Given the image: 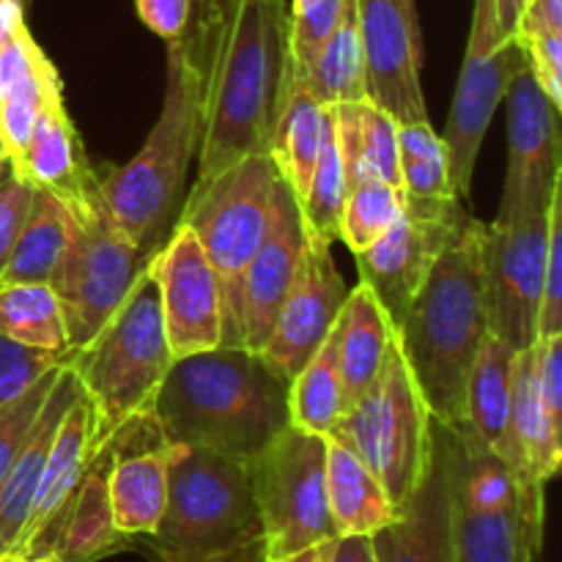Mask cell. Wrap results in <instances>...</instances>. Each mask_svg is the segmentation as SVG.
I'll list each match as a JSON object with an SVG mask.
<instances>
[{"label": "cell", "mask_w": 562, "mask_h": 562, "mask_svg": "<svg viewBox=\"0 0 562 562\" xmlns=\"http://www.w3.org/2000/svg\"><path fill=\"white\" fill-rule=\"evenodd\" d=\"M151 258L113 223L102 206L86 217L69 214V241L49 278L64 313L69 349H82L130 296Z\"/></svg>", "instance_id": "30bf717a"}, {"label": "cell", "mask_w": 562, "mask_h": 562, "mask_svg": "<svg viewBox=\"0 0 562 562\" xmlns=\"http://www.w3.org/2000/svg\"><path fill=\"white\" fill-rule=\"evenodd\" d=\"M549 209L519 223H483L481 261L488 333L516 351L538 340Z\"/></svg>", "instance_id": "4fadbf2b"}, {"label": "cell", "mask_w": 562, "mask_h": 562, "mask_svg": "<svg viewBox=\"0 0 562 562\" xmlns=\"http://www.w3.org/2000/svg\"><path fill=\"white\" fill-rule=\"evenodd\" d=\"M505 99H508V173L494 220L499 225L543 214L562 184L560 110L543 97L530 66L510 82Z\"/></svg>", "instance_id": "5bb4252c"}, {"label": "cell", "mask_w": 562, "mask_h": 562, "mask_svg": "<svg viewBox=\"0 0 562 562\" xmlns=\"http://www.w3.org/2000/svg\"><path fill=\"white\" fill-rule=\"evenodd\" d=\"M355 11L366 55L368 99L398 124L428 121L415 0H355Z\"/></svg>", "instance_id": "2e32d148"}, {"label": "cell", "mask_w": 562, "mask_h": 562, "mask_svg": "<svg viewBox=\"0 0 562 562\" xmlns=\"http://www.w3.org/2000/svg\"><path fill=\"white\" fill-rule=\"evenodd\" d=\"M82 393L80 376L71 366L60 368L25 445L16 453L3 486H0V558H16L22 541H25L27 525H31L33 505H36L38 483H42L44 464H47L49 445L58 434L60 420L69 406Z\"/></svg>", "instance_id": "cb8c5ba5"}, {"label": "cell", "mask_w": 562, "mask_h": 562, "mask_svg": "<svg viewBox=\"0 0 562 562\" xmlns=\"http://www.w3.org/2000/svg\"><path fill=\"white\" fill-rule=\"evenodd\" d=\"M0 335L33 349L75 351L49 283L0 285Z\"/></svg>", "instance_id": "e575fe53"}, {"label": "cell", "mask_w": 562, "mask_h": 562, "mask_svg": "<svg viewBox=\"0 0 562 562\" xmlns=\"http://www.w3.org/2000/svg\"><path fill=\"white\" fill-rule=\"evenodd\" d=\"M291 75L324 108L368 99L366 55H362L355 0L346 3L338 25L329 33L316 58L311 60V66L302 71L291 69Z\"/></svg>", "instance_id": "4dcf8cb0"}, {"label": "cell", "mask_w": 562, "mask_h": 562, "mask_svg": "<svg viewBox=\"0 0 562 562\" xmlns=\"http://www.w3.org/2000/svg\"><path fill=\"white\" fill-rule=\"evenodd\" d=\"M481 231L483 223L472 217L395 324V340L428 412L448 426L464 420L467 379L488 333Z\"/></svg>", "instance_id": "3957f363"}, {"label": "cell", "mask_w": 562, "mask_h": 562, "mask_svg": "<svg viewBox=\"0 0 562 562\" xmlns=\"http://www.w3.org/2000/svg\"><path fill=\"white\" fill-rule=\"evenodd\" d=\"M404 209V190L384 181H362L349 190L340 214L338 239L346 241L351 252L366 250L398 220Z\"/></svg>", "instance_id": "f35d334b"}, {"label": "cell", "mask_w": 562, "mask_h": 562, "mask_svg": "<svg viewBox=\"0 0 562 562\" xmlns=\"http://www.w3.org/2000/svg\"><path fill=\"white\" fill-rule=\"evenodd\" d=\"M25 5L20 0H0V47L25 31Z\"/></svg>", "instance_id": "816d5d0a"}, {"label": "cell", "mask_w": 562, "mask_h": 562, "mask_svg": "<svg viewBox=\"0 0 562 562\" xmlns=\"http://www.w3.org/2000/svg\"><path fill=\"white\" fill-rule=\"evenodd\" d=\"M187 60L201 77V86H206L209 69L214 64V9L212 0H190V22L181 38Z\"/></svg>", "instance_id": "7dc6e473"}, {"label": "cell", "mask_w": 562, "mask_h": 562, "mask_svg": "<svg viewBox=\"0 0 562 562\" xmlns=\"http://www.w3.org/2000/svg\"><path fill=\"white\" fill-rule=\"evenodd\" d=\"M20 3H22V5H25V9H27V5H31V0H20Z\"/></svg>", "instance_id": "91938a15"}, {"label": "cell", "mask_w": 562, "mask_h": 562, "mask_svg": "<svg viewBox=\"0 0 562 562\" xmlns=\"http://www.w3.org/2000/svg\"><path fill=\"white\" fill-rule=\"evenodd\" d=\"M280 176L269 154H250L187 192L179 223L195 234L223 291V346L234 349L236 300L247 263L272 217Z\"/></svg>", "instance_id": "52a82bcc"}, {"label": "cell", "mask_w": 562, "mask_h": 562, "mask_svg": "<svg viewBox=\"0 0 562 562\" xmlns=\"http://www.w3.org/2000/svg\"><path fill=\"white\" fill-rule=\"evenodd\" d=\"M329 562H376L371 536H340L333 541Z\"/></svg>", "instance_id": "f907efd6"}, {"label": "cell", "mask_w": 562, "mask_h": 562, "mask_svg": "<svg viewBox=\"0 0 562 562\" xmlns=\"http://www.w3.org/2000/svg\"><path fill=\"white\" fill-rule=\"evenodd\" d=\"M371 543L376 562H456L448 423L431 417V453L420 483Z\"/></svg>", "instance_id": "d6986e66"}, {"label": "cell", "mask_w": 562, "mask_h": 562, "mask_svg": "<svg viewBox=\"0 0 562 562\" xmlns=\"http://www.w3.org/2000/svg\"><path fill=\"white\" fill-rule=\"evenodd\" d=\"M168 505L148 549L159 562H267L247 461L170 445Z\"/></svg>", "instance_id": "5b68a950"}, {"label": "cell", "mask_w": 562, "mask_h": 562, "mask_svg": "<svg viewBox=\"0 0 562 562\" xmlns=\"http://www.w3.org/2000/svg\"><path fill=\"white\" fill-rule=\"evenodd\" d=\"M55 91H60V75L47 55H42L25 75L0 91V137L9 154V168L20 162L33 126Z\"/></svg>", "instance_id": "d590c367"}, {"label": "cell", "mask_w": 562, "mask_h": 562, "mask_svg": "<svg viewBox=\"0 0 562 562\" xmlns=\"http://www.w3.org/2000/svg\"><path fill=\"white\" fill-rule=\"evenodd\" d=\"M302 245H305V225H302L300 203H296L294 192L280 181L274 190L267 236L241 274L234 349H263L274 329L280 305L289 294L291 280H294Z\"/></svg>", "instance_id": "ac0fdd59"}, {"label": "cell", "mask_w": 562, "mask_h": 562, "mask_svg": "<svg viewBox=\"0 0 562 562\" xmlns=\"http://www.w3.org/2000/svg\"><path fill=\"white\" fill-rule=\"evenodd\" d=\"M267 538V562L335 541L327 499V437L289 426L247 461Z\"/></svg>", "instance_id": "9c48e42d"}, {"label": "cell", "mask_w": 562, "mask_h": 562, "mask_svg": "<svg viewBox=\"0 0 562 562\" xmlns=\"http://www.w3.org/2000/svg\"><path fill=\"white\" fill-rule=\"evenodd\" d=\"M527 53V66L536 77L543 97L562 108V36L560 33H547V36L519 38Z\"/></svg>", "instance_id": "f6af8a7d"}, {"label": "cell", "mask_w": 562, "mask_h": 562, "mask_svg": "<svg viewBox=\"0 0 562 562\" xmlns=\"http://www.w3.org/2000/svg\"><path fill=\"white\" fill-rule=\"evenodd\" d=\"M547 33L562 36V0H527L516 25V38L547 36Z\"/></svg>", "instance_id": "681fc988"}, {"label": "cell", "mask_w": 562, "mask_h": 562, "mask_svg": "<svg viewBox=\"0 0 562 562\" xmlns=\"http://www.w3.org/2000/svg\"><path fill=\"white\" fill-rule=\"evenodd\" d=\"M346 412L344 379L338 362V335H327L311 360L300 368L289 382V415L291 426L300 431L329 437Z\"/></svg>", "instance_id": "836d02e7"}, {"label": "cell", "mask_w": 562, "mask_h": 562, "mask_svg": "<svg viewBox=\"0 0 562 562\" xmlns=\"http://www.w3.org/2000/svg\"><path fill=\"white\" fill-rule=\"evenodd\" d=\"M510 428L532 475L547 486L562 464V428L549 417L538 395L532 346L516 351L510 373Z\"/></svg>", "instance_id": "1f68e13d"}, {"label": "cell", "mask_w": 562, "mask_h": 562, "mask_svg": "<svg viewBox=\"0 0 562 562\" xmlns=\"http://www.w3.org/2000/svg\"><path fill=\"white\" fill-rule=\"evenodd\" d=\"M0 562H22V560L20 558H3Z\"/></svg>", "instance_id": "6f0895ef"}, {"label": "cell", "mask_w": 562, "mask_h": 562, "mask_svg": "<svg viewBox=\"0 0 562 562\" xmlns=\"http://www.w3.org/2000/svg\"><path fill=\"white\" fill-rule=\"evenodd\" d=\"M527 0H494L497 5V20L503 27L505 36H516V25H519L521 9H525Z\"/></svg>", "instance_id": "db71d44e"}, {"label": "cell", "mask_w": 562, "mask_h": 562, "mask_svg": "<svg viewBox=\"0 0 562 562\" xmlns=\"http://www.w3.org/2000/svg\"><path fill=\"white\" fill-rule=\"evenodd\" d=\"M346 296L349 285L335 267L333 245L305 231L294 280L274 318L272 335L258 355L291 382L333 333Z\"/></svg>", "instance_id": "e0dca14e"}, {"label": "cell", "mask_w": 562, "mask_h": 562, "mask_svg": "<svg viewBox=\"0 0 562 562\" xmlns=\"http://www.w3.org/2000/svg\"><path fill=\"white\" fill-rule=\"evenodd\" d=\"M527 69V53L516 36H505L494 0H475L467 38L464 64L456 86L453 108L442 143L448 148L450 184L464 201L470 195L477 154L492 124L497 104L505 102L510 82Z\"/></svg>", "instance_id": "8fae6325"}, {"label": "cell", "mask_w": 562, "mask_h": 562, "mask_svg": "<svg viewBox=\"0 0 562 562\" xmlns=\"http://www.w3.org/2000/svg\"><path fill=\"white\" fill-rule=\"evenodd\" d=\"M11 173L64 203L71 217H86L102 206L99 176L88 162L82 137L64 102V88L55 91L38 115L33 135Z\"/></svg>", "instance_id": "7402d4cb"}, {"label": "cell", "mask_w": 562, "mask_h": 562, "mask_svg": "<svg viewBox=\"0 0 562 562\" xmlns=\"http://www.w3.org/2000/svg\"><path fill=\"white\" fill-rule=\"evenodd\" d=\"M9 168V154H5V146H3V137H0V170Z\"/></svg>", "instance_id": "9f6ffc18"}, {"label": "cell", "mask_w": 562, "mask_h": 562, "mask_svg": "<svg viewBox=\"0 0 562 562\" xmlns=\"http://www.w3.org/2000/svg\"><path fill=\"white\" fill-rule=\"evenodd\" d=\"M97 450V409H93L91 398L82 390L75 398V404L69 406L64 420H60L58 434H55L53 445H49L47 464H44L36 505H33L31 525H27L22 547L58 514V508L75 492L77 481H80V475L86 472L88 461H91Z\"/></svg>", "instance_id": "4316f807"}, {"label": "cell", "mask_w": 562, "mask_h": 562, "mask_svg": "<svg viewBox=\"0 0 562 562\" xmlns=\"http://www.w3.org/2000/svg\"><path fill=\"white\" fill-rule=\"evenodd\" d=\"M346 198H349V179H346L344 162H340L338 146H335L333 115H329V130L324 137L322 154H318V162L313 168L305 198L300 201L302 225H305L307 234L333 245L340 234V214H344Z\"/></svg>", "instance_id": "74e56055"}, {"label": "cell", "mask_w": 562, "mask_h": 562, "mask_svg": "<svg viewBox=\"0 0 562 562\" xmlns=\"http://www.w3.org/2000/svg\"><path fill=\"white\" fill-rule=\"evenodd\" d=\"M60 368H53L49 373H44V376L38 379V382L33 384L25 395H20L14 404H9L0 409V486H3L5 475H9L11 464H14L20 448L25 445L27 434H31L33 423H36L38 412H42L49 390H53Z\"/></svg>", "instance_id": "b9f144b4"}, {"label": "cell", "mask_w": 562, "mask_h": 562, "mask_svg": "<svg viewBox=\"0 0 562 562\" xmlns=\"http://www.w3.org/2000/svg\"><path fill=\"white\" fill-rule=\"evenodd\" d=\"M360 456L393 505H404L420 483L431 453V412L393 338L376 379L329 434Z\"/></svg>", "instance_id": "ba28073f"}, {"label": "cell", "mask_w": 562, "mask_h": 562, "mask_svg": "<svg viewBox=\"0 0 562 562\" xmlns=\"http://www.w3.org/2000/svg\"><path fill=\"white\" fill-rule=\"evenodd\" d=\"M335 335H338V362L340 379H344V398L346 409L368 390V384L376 379L382 368L384 355L395 338V324L379 305L371 289L357 283L349 289L338 322H335ZM346 415V412H344Z\"/></svg>", "instance_id": "484cf974"}, {"label": "cell", "mask_w": 562, "mask_h": 562, "mask_svg": "<svg viewBox=\"0 0 562 562\" xmlns=\"http://www.w3.org/2000/svg\"><path fill=\"white\" fill-rule=\"evenodd\" d=\"M329 552H333V541H324L311 549H302V552L291 554V558L272 560V562H329Z\"/></svg>", "instance_id": "11a10c76"}, {"label": "cell", "mask_w": 562, "mask_h": 562, "mask_svg": "<svg viewBox=\"0 0 562 562\" xmlns=\"http://www.w3.org/2000/svg\"><path fill=\"white\" fill-rule=\"evenodd\" d=\"M291 77L285 0H241L203 86L195 184L267 154Z\"/></svg>", "instance_id": "7a4b0ae2"}, {"label": "cell", "mask_w": 562, "mask_h": 562, "mask_svg": "<svg viewBox=\"0 0 562 562\" xmlns=\"http://www.w3.org/2000/svg\"><path fill=\"white\" fill-rule=\"evenodd\" d=\"M349 0H294L289 9V53L291 69L302 71L311 66L318 49L338 25Z\"/></svg>", "instance_id": "ab89813d"}, {"label": "cell", "mask_w": 562, "mask_h": 562, "mask_svg": "<svg viewBox=\"0 0 562 562\" xmlns=\"http://www.w3.org/2000/svg\"><path fill=\"white\" fill-rule=\"evenodd\" d=\"M327 499L338 538L373 536L398 514L360 456L333 437H327Z\"/></svg>", "instance_id": "f1b7e54d"}, {"label": "cell", "mask_w": 562, "mask_h": 562, "mask_svg": "<svg viewBox=\"0 0 562 562\" xmlns=\"http://www.w3.org/2000/svg\"><path fill=\"white\" fill-rule=\"evenodd\" d=\"M536 387L549 417L562 428V335L538 338L532 344Z\"/></svg>", "instance_id": "bcb514c9"}, {"label": "cell", "mask_w": 562, "mask_h": 562, "mask_svg": "<svg viewBox=\"0 0 562 562\" xmlns=\"http://www.w3.org/2000/svg\"><path fill=\"white\" fill-rule=\"evenodd\" d=\"M173 360L157 283L146 269L110 322L71 360L97 409V448L130 417L154 409L157 390Z\"/></svg>", "instance_id": "8992f818"}, {"label": "cell", "mask_w": 562, "mask_h": 562, "mask_svg": "<svg viewBox=\"0 0 562 562\" xmlns=\"http://www.w3.org/2000/svg\"><path fill=\"white\" fill-rule=\"evenodd\" d=\"M69 241V212L58 198L33 190L31 209L22 223L9 263L0 274V285L49 283L55 267Z\"/></svg>", "instance_id": "d6a6232c"}, {"label": "cell", "mask_w": 562, "mask_h": 562, "mask_svg": "<svg viewBox=\"0 0 562 562\" xmlns=\"http://www.w3.org/2000/svg\"><path fill=\"white\" fill-rule=\"evenodd\" d=\"M239 3H241V0H212V9H214V55H217L220 38H223L225 31H228V25H231V20H234Z\"/></svg>", "instance_id": "f5cc1de1"}, {"label": "cell", "mask_w": 562, "mask_h": 562, "mask_svg": "<svg viewBox=\"0 0 562 562\" xmlns=\"http://www.w3.org/2000/svg\"><path fill=\"white\" fill-rule=\"evenodd\" d=\"M75 351H44L0 335V409L25 395L44 373L71 366Z\"/></svg>", "instance_id": "60d3db41"}, {"label": "cell", "mask_w": 562, "mask_h": 562, "mask_svg": "<svg viewBox=\"0 0 562 562\" xmlns=\"http://www.w3.org/2000/svg\"><path fill=\"white\" fill-rule=\"evenodd\" d=\"M562 335V184L549 203L547 269H543V296L538 313V338Z\"/></svg>", "instance_id": "7bdbcfd3"}, {"label": "cell", "mask_w": 562, "mask_h": 562, "mask_svg": "<svg viewBox=\"0 0 562 562\" xmlns=\"http://www.w3.org/2000/svg\"><path fill=\"white\" fill-rule=\"evenodd\" d=\"M22 562H55V560H22Z\"/></svg>", "instance_id": "680465c9"}, {"label": "cell", "mask_w": 562, "mask_h": 562, "mask_svg": "<svg viewBox=\"0 0 562 562\" xmlns=\"http://www.w3.org/2000/svg\"><path fill=\"white\" fill-rule=\"evenodd\" d=\"M115 445L104 439L88 461L58 514L20 549V560L55 562H99L110 554L130 549L132 538L119 532L110 505V470H113Z\"/></svg>", "instance_id": "ffe728a7"}, {"label": "cell", "mask_w": 562, "mask_h": 562, "mask_svg": "<svg viewBox=\"0 0 562 562\" xmlns=\"http://www.w3.org/2000/svg\"><path fill=\"white\" fill-rule=\"evenodd\" d=\"M456 562H532L543 552V527L525 510H481L453 499Z\"/></svg>", "instance_id": "f546056e"}, {"label": "cell", "mask_w": 562, "mask_h": 562, "mask_svg": "<svg viewBox=\"0 0 562 562\" xmlns=\"http://www.w3.org/2000/svg\"><path fill=\"white\" fill-rule=\"evenodd\" d=\"M327 130L329 108L313 99L291 75L267 154L278 170L280 181L294 192L296 203L305 198Z\"/></svg>", "instance_id": "83f0119b"}, {"label": "cell", "mask_w": 562, "mask_h": 562, "mask_svg": "<svg viewBox=\"0 0 562 562\" xmlns=\"http://www.w3.org/2000/svg\"><path fill=\"white\" fill-rule=\"evenodd\" d=\"M329 115L349 190L362 181H384L401 190L398 121L371 99L335 104Z\"/></svg>", "instance_id": "d4e9b609"}, {"label": "cell", "mask_w": 562, "mask_h": 562, "mask_svg": "<svg viewBox=\"0 0 562 562\" xmlns=\"http://www.w3.org/2000/svg\"><path fill=\"white\" fill-rule=\"evenodd\" d=\"M398 168L401 190L423 201H448L459 198L450 184L448 148L437 135L431 121L398 124Z\"/></svg>", "instance_id": "8d00e7d4"}, {"label": "cell", "mask_w": 562, "mask_h": 562, "mask_svg": "<svg viewBox=\"0 0 562 562\" xmlns=\"http://www.w3.org/2000/svg\"><path fill=\"white\" fill-rule=\"evenodd\" d=\"M162 307L165 338L173 357L223 346V291L201 241L187 225H176L148 261Z\"/></svg>", "instance_id": "9a60e30c"}, {"label": "cell", "mask_w": 562, "mask_h": 562, "mask_svg": "<svg viewBox=\"0 0 562 562\" xmlns=\"http://www.w3.org/2000/svg\"><path fill=\"white\" fill-rule=\"evenodd\" d=\"M203 86L181 42L168 44V86L162 110L140 151L108 176H99L102 203L113 223L146 252L173 234L187 201L190 162L201 146Z\"/></svg>", "instance_id": "277c9868"}, {"label": "cell", "mask_w": 562, "mask_h": 562, "mask_svg": "<svg viewBox=\"0 0 562 562\" xmlns=\"http://www.w3.org/2000/svg\"><path fill=\"white\" fill-rule=\"evenodd\" d=\"M154 417L168 445L250 461L291 426L289 379L258 351H198L173 360Z\"/></svg>", "instance_id": "6da1fadb"}, {"label": "cell", "mask_w": 562, "mask_h": 562, "mask_svg": "<svg viewBox=\"0 0 562 562\" xmlns=\"http://www.w3.org/2000/svg\"><path fill=\"white\" fill-rule=\"evenodd\" d=\"M33 187L25 184L22 179H16L9 168L0 176V274H3L5 263H9L11 250L16 245V236H20L22 223L27 217V209H31Z\"/></svg>", "instance_id": "ee69618b"}, {"label": "cell", "mask_w": 562, "mask_h": 562, "mask_svg": "<svg viewBox=\"0 0 562 562\" xmlns=\"http://www.w3.org/2000/svg\"><path fill=\"white\" fill-rule=\"evenodd\" d=\"M137 16L143 25L165 44L181 42L190 22V0H135Z\"/></svg>", "instance_id": "c3c4849f"}, {"label": "cell", "mask_w": 562, "mask_h": 562, "mask_svg": "<svg viewBox=\"0 0 562 562\" xmlns=\"http://www.w3.org/2000/svg\"><path fill=\"white\" fill-rule=\"evenodd\" d=\"M461 198L423 201L404 192L398 220L366 250L355 252L360 283L371 289L379 305L398 324L406 307L423 289L445 247L470 225Z\"/></svg>", "instance_id": "7c38bea8"}, {"label": "cell", "mask_w": 562, "mask_h": 562, "mask_svg": "<svg viewBox=\"0 0 562 562\" xmlns=\"http://www.w3.org/2000/svg\"><path fill=\"white\" fill-rule=\"evenodd\" d=\"M516 349H510L497 335L486 333L470 368L464 395V420L472 431L510 467L516 481L527 494L543 497V483L532 475L525 453L510 428V373H514Z\"/></svg>", "instance_id": "603a6c76"}, {"label": "cell", "mask_w": 562, "mask_h": 562, "mask_svg": "<svg viewBox=\"0 0 562 562\" xmlns=\"http://www.w3.org/2000/svg\"><path fill=\"white\" fill-rule=\"evenodd\" d=\"M110 439L115 445L110 470L113 521L126 538H146L157 530L168 505L170 445L159 431L154 409L130 417Z\"/></svg>", "instance_id": "44dd1931"}]
</instances>
